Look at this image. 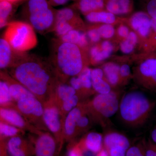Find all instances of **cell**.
<instances>
[{
	"label": "cell",
	"instance_id": "obj_39",
	"mask_svg": "<svg viewBox=\"0 0 156 156\" xmlns=\"http://www.w3.org/2000/svg\"><path fill=\"white\" fill-rule=\"evenodd\" d=\"M144 11L151 18L156 20V0H144Z\"/></svg>",
	"mask_w": 156,
	"mask_h": 156
},
{
	"label": "cell",
	"instance_id": "obj_30",
	"mask_svg": "<svg viewBox=\"0 0 156 156\" xmlns=\"http://www.w3.org/2000/svg\"><path fill=\"white\" fill-rule=\"evenodd\" d=\"M76 94H77L76 91L69 84L59 81L54 95H56L62 102Z\"/></svg>",
	"mask_w": 156,
	"mask_h": 156
},
{
	"label": "cell",
	"instance_id": "obj_27",
	"mask_svg": "<svg viewBox=\"0 0 156 156\" xmlns=\"http://www.w3.org/2000/svg\"><path fill=\"white\" fill-rule=\"evenodd\" d=\"M18 4L7 1H0V27H7L12 21L11 20L14 14Z\"/></svg>",
	"mask_w": 156,
	"mask_h": 156
},
{
	"label": "cell",
	"instance_id": "obj_31",
	"mask_svg": "<svg viewBox=\"0 0 156 156\" xmlns=\"http://www.w3.org/2000/svg\"><path fill=\"white\" fill-rule=\"evenodd\" d=\"M13 100L11 97L9 85L4 80L0 81V104L2 106L9 105Z\"/></svg>",
	"mask_w": 156,
	"mask_h": 156
},
{
	"label": "cell",
	"instance_id": "obj_16",
	"mask_svg": "<svg viewBox=\"0 0 156 156\" xmlns=\"http://www.w3.org/2000/svg\"><path fill=\"white\" fill-rule=\"evenodd\" d=\"M1 79L7 82L11 97L17 102L27 98L36 97L32 92L12 77L6 70L1 71Z\"/></svg>",
	"mask_w": 156,
	"mask_h": 156
},
{
	"label": "cell",
	"instance_id": "obj_13",
	"mask_svg": "<svg viewBox=\"0 0 156 156\" xmlns=\"http://www.w3.org/2000/svg\"><path fill=\"white\" fill-rule=\"evenodd\" d=\"M0 116L1 119L5 121L6 123L23 131H29L37 135L42 133L39 129L27 122L19 112L13 109L1 107Z\"/></svg>",
	"mask_w": 156,
	"mask_h": 156
},
{
	"label": "cell",
	"instance_id": "obj_6",
	"mask_svg": "<svg viewBox=\"0 0 156 156\" xmlns=\"http://www.w3.org/2000/svg\"><path fill=\"white\" fill-rule=\"evenodd\" d=\"M35 31L24 21H12L6 27L3 36L12 48L20 53H26L37 44Z\"/></svg>",
	"mask_w": 156,
	"mask_h": 156
},
{
	"label": "cell",
	"instance_id": "obj_9",
	"mask_svg": "<svg viewBox=\"0 0 156 156\" xmlns=\"http://www.w3.org/2000/svg\"><path fill=\"white\" fill-rule=\"evenodd\" d=\"M17 107L19 112L27 122L38 129L46 130L44 126V106L37 97H29L17 101Z\"/></svg>",
	"mask_w": 156,
	"mask_h": 156
},
{
	"label": "cell",
	"instance_id": "obj_26",
	"mask_svg": "<svg viewBox=\"0 0 156 156\" xmlns=\"http://www.w3.org/2000/svg\"><path fill=\"white\" fill-rule=\"evenodd\" d=\"M101 68L105 79L112 89H117L121 86L119 65L115 62H108L104 64Z\"/></svg>",
	"mask_w": 156,
	"mask_h": 156
},
{
	"label": "cell",
	"instance_id": "obj_41",
	"mask_svg": "<svg viewBox=\"0 0 156 156\" xmlns=\"http://www.w3.org/2000/svg\"><path fill=\"white\" fill-rule=\"evenodd\" d=\"M130 31L127 26L124 24L120 25L117 29V34L121 41L126 38L128 37Z\"/></svg>",
	"mask_w": 156,
	"mask_h": 156
},
{
	"label": "cell",
	"instance_id": "obj_33",
	"mask_svg": "<svg viewBox=\"0 0 156 156\" xmlns=\"http://www.w3.org/2000/svg\"><path fill=\"white\" fill-rule=\"evenodd\" d=\"M91 119L87 112H84L80 117L77 123L76 135V136L87 132L90 128L91 123Z\"/></svg>",
	"mask_w": 156,
	"mask_h": 156
},
{
	"label": "cell",
	"instance_id": "obj_36",
	"mask_svg": "<svg viewBox=\"0 0 156 156\" xmlns=\"http://www.w3.org/2000/svg\"><path fill=\"white\" fill-rule=\"evenodd\" d=\"M120 76L121 86L127 85L131 78H133L131 67L127 63H124L120 66Z\"/></svg>",
	"mask_w": 156,
	"mask_h": 156
},
{
	"label": "cell",
	"instance_id": "obj_15",
	"mask_svg": "<svg viewBox=\"0 0 156 156\" xmlns=\"http://www.w3.org/2000/svg\"><path fill=\"white\" fill-rule=\"evenodd\" d=\"M7 147L11 156L34 155V146L19 135L11 137L7 142Z\"/></svg>",
	"mask_w": 156,
	"mask_h": 156
},
{
	"label": "cell",
	"instance_id": "obj_25",
	"mask_svg": "<svg viewBox=\"0 0 156 156\" xmlns=\"http://www.w3.org/2000/svg\"><path fill=\"white\" fill-rule=\"evenodd\" d=\"M58 38L63 41L78 45L86 50H89L90 48L89 47L90 42L87 37V33L83 31L73 30Z\"/></svg>",
	"mask_w": 156,
	"mask_h": 156
},
{
	"label": "cell",
	"instance_id": "obj_11",
	"mask_svg": "<svg viewBox=\"0 0 156 156\" xmlns=\"http://www.w3.org/2000/svg\"><path fill=\"white\" fill-rule=\"evenodd\" d=\"M126 22L130 24L131 28L137 34L139 40H142L143 46L156 37L152 27L151 18L145 11L134 13L127 18Z\"/></svg>",
	"mask_w": 156,
	"mask_h": 156
},
{
	"label": "cell",
	"instance_id": "obj_12",
	"mask_svg": "<svg viewBox=\"0 0 156 156\" xmlns=\"http://www.w3.org/2000/svg\"><path fill=\"white\" fill-rule=\"evenodd\" d=\"M60 150L56 138L47 132L39 134L34 143L35 156H58Z\"/></svg>",
	"mask_w": 156,
	"mask_h": 156
},
{
	"label": "cell",
	"instance_id": "obj_4",
	"mask_svg": "<svg viewBox=\"0 0 156 156\" xmlns=\"http://www.w3.org/2000/svg\"><path fill=\"white\" fill-rule=\"evenodd\" d=\"M53 7L48 0H25L21 14L36 32L46 34L55 28L57 10Z\"/></svg>",
	"mask_w": 156,
	"mask_h": 156
},
{
	"label": "cell",
	"instance_id": "obj_1",
	"mask_svg": "<svg viewBox=\"0 0 156 156\" xmlns=\"http://www.w3.org/2000/svg\"><path fill=\"white\" fill-rule=\"evenodd\" d=\"M7 71L38 99L45 102L46 99L49 100L48 97H53L60 81L48 58L26 53H21Z\"/></svg>",
	"mask_w": 156,
	"mask_h": 156
},
{
	"label": "cell",
	"instance_id": "obj_22",
	"mask_svg": "<svg viewBox=\"0 0 156 156\" xmlns=\"http://www.w3.org/2000/svg\"><path fill=\"white\" fill-rule=\"evenodd\" d=\"M107 0H74L73 7L84 16L94 11L105 10Z\"/></svg>",
	"mask_w": 156,
	"mask_h": 156
},
{
	"label": "cell",
	"instance_id": "obj_5",
	"mask_svg": "<svg viewBox=\"0 0 156 156\" xmlns=\"http://www.w3.org/2000/svg\"><path fill=\"white\" fill-rule=\"evenodd\" d=\"M122 96L121 91L113 90L107 94H97L92 100L84 101L91 121L106 129L110 127V119L119 111Z\"/></svg>",
	"mask_w": 156,
	"mask_h": 156
},
{
	"label": "cell",
	"instance_id": "obj_42",
	"mask_svg": "<svg viewBox=\"0 0 156 156\" xmlns=\"http://www.w3.org/2000/svg\"><path fill=\"white\" fill-rule=\"evenodd\" d=\"M84 151L80 144H77L69 151L68 156H84Z\"/></svg>",
	"mask_w": 156,
	"mask_h": 156
},
{
	"label": "cell",
	"instance_id": "obj_34",
	"mask_svg": "<svg viewBox=\"0 0 156 156\" xmlns=\"http://www.w3.org/2000/svg\"><path fill=\"white\" fill-rule=\"evenodd\" d=\"M81 98L77 94L62 102L61 111L62 113L68 114L80 103Z\"/></svg>",
	"mask_w": 156,
	"mask_h": 156
},
{
	"label": "cell",
	"instance_id": "obj_20",
	"mask_svg": "<svg viewBox=\"0 0 156 156\" xmlns=\"http://www.w3.org/2000/svg\"><path fill=\"white\" fill-rule=\"evenodd\" d=\"M79 144L84 151L96 154L103 148V136L98 132H89Z\"/></svg>",
	"mask_w": 156,
	"mask_h": 156
},
{
	"label": "cell",
	"instance_id": "obj_10",
	"mask_svg": "<svg viewBox=\"0 0 156 156\" xmlns=\"http://www.w3.org/2000/svg\"><path fill=\"white\" fill-rule=\"evenodd\" d=\"M49 100L44 104L43 118L47 128L53 134L61 149L64 142V123L61 119V111L54 102Z\"/></svg>",
	"mask_w": 156,
	"mask_h": 156
},
{
	"label": "cell",
	"instance_id": "obj_43",
	"mask_svg": "<svg viewBox=\"0 0 156 156\" xmlns=\"http://www.w3.org/2000/svg\"><path fill=\"white\" fill-rule=\"evenodd\" d=\"M48 1L53 7H56V6L65 5L70 1H73L74 0H48Z\"/></svg>",
	"mask_w": 156,
	"mask_h": 156
},
{
	"label": "cell",
	"instance_id": "obj_44",
	"mask_svg": "<svg viewBox=\"0 0 156 156\" xmlns=\"http://www.w3.org/2000/svg\"><path fill=\"white\" fill-rule=\"evenodd\" d=\"M151 140L156 144V126L150 132Z\"/></svg>",
	"mask_w": 156,
	"mask_h": 156
},
{
	"label": "cell",
	"instance_id": "obj_48",
	"mask_svg": "<svg viewBox=\"0 0 156 156\" xmlns=\"http://www.w3.org/2000/svg\"><path fill=\"white\" fill-rule=\"evenodd\" d=\"M153 53V54H154V55H155V56H156V52H155V53Z\"/></svg>",
	"mask_w": 156,
	"mask_h": 156
},
{
	"label": "cell",
	"instance_id": "obj_37",
	"mask_svg": "<svg viewBox=\"0 0 156 156\" xmlns=\"http://www.w3.org/2000/svg\"><path fill=\"white\" fill-rule=\"evenodd\" d=\"M86 33L90 43L95 44L100 42L101 38L95 24L87 27Z\"/></svg>",
	"mask_w": 156,
	"mask_h": 156
},
{
	"label": "cell",
	"instance_id": "obj_40",
	"mask_svg": "<svg viewBox=\"0 0 156 156\" xmlns=\"http://www.w3.org/2000/svg\"><path fill=\"white\" fill-rule=\"evenodd\" d=\"M145 156H156V144L151 139L143 141Z\"/></svg>",
	"mask_w": 156,
	"mask_h": 156
},
{
	"label": "cell",
	"instance_id": "obj_19",
	"mask_svg": "<svg viewBox=\"0 0 156 156\" xmlns=\"http://www.w3.org/2000/svg\"><path fill=\"white\" fill-rule=\"evenodd\" d=\"M114 50L113 44L108 41L91 47L89 51L90 63L95 64L102 62L111 56Z\"/></svg>",
	"mask_w": 156,
	"mask_h": 156
},
{
	"label": "cell",
	"instance_id": "obj_28",
	"mask_svg": "<svg viewBox=\"0 0 156 156\" xmlns=\"http://www.w3.org/2000/svg\"><path fill=\"white\" fill-rule=\"evenodd\" d=\"M91 72L92 69L87 66L78 75L82 84L83 97H86L95 93L92 87Z\"/></svg>",
	"mask_w": 156,
	"mask_h": 156
},
{
	"label": "cell",
	"instance_id": "obj_45",
	"mask_svg": "<svg viewBox=\"0 0 156 156\" xmlns=\"http://www.w3.org/2000/svg\"><path fill=\"white\" fill-rule=\"evenodd\" d=\"M95 156H109L108 154L106 151L105 149L103 147V148L101 149V150L98 153L96 154Z\"/></svg>",
	"mask_w": 156,
	"mask_h": 156
},
{
	"label": "cell",
	"instance_id": "obj_14",
	"mask_svg": "<svg viewBox=\"0 0 156 156\" xmlns=\"http://www.w3.org/2000/svg\"><path fill=\"white\" fill-rule=\"evenodd\" d=\"M86 111L85 102H80L79 105L67 114L66 118L64 125V139L71 140L76 136L77 123L80 117Z\"/></svg>",
	"mask_w": 156,
	"mask_h": 156
},
{
	"label": "cell",
	"instance_id": "obj_46",
	"mask_svg": "<svg viewBox=\"0 0 156 156\" xmlns=\"http://www.w3.org/2000/svg\"><path fill=\"white\" fill-rule=\"evenodd\" d=\"M151 25L154 32L156 35V20L151 18Z\"/></svg>",
	"mask_w": 156,
	"mask_h": 156
},
{
	"label": "cell",
	"instance_id": "obj_18",
	"mask_svg": "<svg viewBox=\"0 0 156 156\" xmlns=\"http://www.w3.org/2000/svg\"><path fill=\"white\" fill-rule=\"evenodd\" d=\"M86 20L92 24H110L126 22L127 18L120 17L106 11H94L84 16Z\"/></svg>",
	"mask_w": 156,
	"mask_h": 156
},
{
	"label": "cell",
	"instance_id": "obj_3",
	"mask_svg": "<svg viewBox=\"0 0 156 156\" xmlns=\"http://www.w3.org/2000/svg\"><path fill=\"white\" fill-rule=\"evenodd\" d=\"M155 101L139 90H132L122 95L119 116L124 125L129 128H140L147 122L155 107Z\"/></svg>",
	"mask_w": 156,
	"mask_h": 156
},
{
	"label": "cell",
	"instance_id": "obj_38",
	"mask_svg": "<svg viewBox=\"0 0 156 156\" xmlns=\"http://www.w3.org/2000/svg\"><path fill=\"white\" fill-rule=\"evenodd\" d=\"M125 156H145L143 141L138 144L131 146L126 151Z\"/></svg>",
	"mask_w": 156,
	"mask_h": 156
},
{
	"label": "cell",
	"instance_id": "obj_21",
	"mask_svg": "<svg viewBox=\"0 0 156 156\" xmlns=\"http://www.w3.org/2000/svg\"><path fill=\"white\" fill-rule=\"evenodd\" d=\"M133 0H107L105 10L117 15L130 14L134 9Z\"/></svg>",
	"mask_w": 156,
	"mask_h": 156
},
{
	"label": "cell",
	"instance_id": "obj_32",
	"mask_svg": "<svg viewBox=\"0 0 156 156\" xmlns=\"http://www.w3.org/2000/svg\"><path fill=\"white\" fill-rule=\"evenodd\" d=\"M24 131L7 123L1 122L0 123V133L1 136L13 137L18 136Z\"/></svg>",
	"mask_w": 156,
	"mask_h": 156
},
{
	"label": "cell",
	"instance_id": "obj_23",
	"mask_svg": "<svg viewBox=\"0 0 156 156\" xmlns=\"http://www.w3.org/2000/svg\"><path fill=\"white\" fill-rule=\"evenodd\" d=\"M92 87L95 93L105 94L109 93L113 89L105 77L104 73L101 68L92 69Z\"/></svg>",
	"mask_w": 156,
	"mask_h": 156
},
{
	"label": "cell",
	"instance_id": "obj_8",
	"mask_svg": "<svg viewBox=\"0 0 156 156\" xmlns=\"http://www.w3.org/2000/svg\"><path fill=\"white\" fill-rule=\"evenodd\" d=\"M87 27L80 13L72 6L56 11V24L53 32L57 38L66 34L73 30L86 32Z\"/></svg>",
	"mask_w": 156,
	"mask_h": 156
},
{
	"label": "cell",
	"instance_id": "obj_29",
	"mask_svg": "<svg viewBox=\"0 0 156 156\" xmlns=\"http://www.w3.org/2000/svg\"><path fill=\"white\" fill-rule=\"evenodd\" d=\"M139 41L137 34L134 31H131L128 37L120 42V50L124 54H130L134 52Z\"/></svg>",
	"mask_w": 156,
	"mask_h": 156
},
{
	"label": "cell",
	"instance_id": "obj_7",
	"mask_svg": "<svg viewBox=\"0 0 156 156\" xmlns=\"http://www.w3.org/2000/svg\"><path fill=\"white\" fill-rule=\"evenodd\" d=\"M134 82L142 89L156 92V56L145 53L143 59L133 68Z\"/></svg>",
	"mask_w": 156,
	"mask_h": 156
},
{
	"label": "cell",
	"instance_id": "obj_35",
	"mask_svg": "<svg viewBox=\"0 0 156 156\" xmlns=\"http://www.w3.org/2000/svg\"><path fill=\"white\" fill-rule=\"evenodd\" d=\"M97 27L101 38H112L115 34L113 25L110 24H95Z\"/></svg>",
	"mask_w": 156,
	"mask_h": 156
},
{
	"label": "cell",
	"instance_id": "obj_17",
	"mask_svg": "<svg viewBox=\"0 0 156 156\" xmlns=\"http://www.w3.org/2000/svg\"><path fill=\"white\" fill-rule=\"evenodd\" d=\"M21 53L13 49L8 41L2 36L0 39V68L5 70L12 67Z\"/></svg>",
	"mask_w": 156,
	"mask_h": 156
},
{
	"label": "cell",
	"instance_id": "obj_2",
	"mask_svg": "<svg viewBox=\"0 0 156 156\" xmlns=\"http://www.w3.org/2000/svg\"><path fill=\"white\" fill-rule=\"evenodd\" d=\"M89 51L56 38L52 41L48 59L59 80L66 83L88 66L90 63Z\"/></svg>",
	"mask_w": 156,
	"mask_h": 156
},
{
	"label": "cell",
	"instance_id": "obj_24",
	"mask_svg": "<svg viewBox=\"0 0 156 156\" xmlns=\"http://www.w3.org/2000/svg\"><path fill=\"white\" fill-rule=\"evenodd\" d=\"M118 146L128 150L131 147L130 140L124 134L115 131H108L103 136V147L105 149L112 146Z\"/></svg>",
	"mask_w": 156,
	"mask_h": 156
},
{
	"label": "cell",
	"instance_id": "obj_47",
	"mask_svg": "<svg viewBox=\"0 0 156 156\" xmlns=\"http://www.w3.org/2000/svg\"><path fill=\"white\" fill-rule=\"evenodd\" d=\"M0 1H7L12 3L19 4L20 3L24 2L25 0H0Z\"/></svg>",
	"mask_w": 156,
	"mask_h": 156
}]
</instances>
